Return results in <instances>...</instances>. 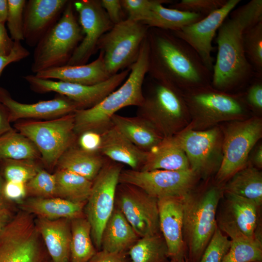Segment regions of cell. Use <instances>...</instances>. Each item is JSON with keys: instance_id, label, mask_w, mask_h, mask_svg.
Segmentation results:
<instances>
[{"instance_id": "cell-28", "label": "cell", "mask_w": 262, "mask_h": 262, "mask_svg": "<svg viewBox=\"0 0 262 262\" xmlns=\"http://www.w3.org/2000/svg\"><path fill=\"white\" fill-rule=\"evenodd\" d=\"M190 168L185 153L172 136L164 138L148 152L147 161L140 170L182 171Z\"/></svg>"}, {"instance_id": "cell-29", "label": "cell", "mask_w": 262, "mask_h": 262, "mask_svg": "<svg viewBox=\"0 0 262 262\" xmlns=\"http://www.w3.org/2000/svg\"><path fill=\"white\" fill-rule=\"evenodd\" d=\"M139 238L121 211L115 207L102 231L101 249L126 252Z\"/></svg>"}, {"instance_id": "cell-39", "label": "cell", "mask_w": 262, "mask_h": 262, "mask_svg": "<svg viewBox=\"0 0 262 262\" xmlns=\"http://www.w3.org/2000/svg\"><path fill=\"white\" fill-rule=\"evenodd\" d=\"M39 169L33 161L0 160V174L2 175L5 181L26 183Z\"/></svg>"}, {"instance_id": "cell-30", "label": "cell", "mask_w": 262, "mask_h": 262, "mask_svg": "<svg viewBox=\"0 0 262 262\" xmlns=\"http://www.w3.org/2000/svg\"><path fill=\"white\" fill-rule=\"evenodd\" d=\"M171 2H173L172 0H156L147 16L142 23L149 28L175 32L205 16L198 13L166 8L163 5Z\"/></svg>"}, {"instance_id": "cell-13", "label": "cell", "mask_w": 262, "mask_h": 262, "mask_svg": "<svg viewBox=\"0 0 262 262\" xmlns=\"http://www.w3.org/2000/svg\"><path fill=\"white\" fill-rule=\"evenodd\" d=\"M262 134V122L256 118L236 122L228 128L217 175L219 181L231 178L245 167L250 151Z\"/></svg>"}, {"instance_id": "cell-32", "label": "cell", "mask_w": 262, "mask_h": 262, "mask_svg": "<svg viewBox=\"0 0 262 262\" xmlns=\"http://www.w3.org/2000/svg\"><path fill=\"white\" fill-rule=\"evenodd\" d=\"M225 192L247 199L259 208L262 203L261 173L252 166L244 167L231 177Z\"/></svg>"}, {"instance_id": "cell-45", "label": "cell", "mask_w": 262, "mask_h": 262, "mask_svg": "<svg viewBox=\"0 0 262 262\" xmlns=\"http://www.w3.org/2000/svg\"><path fill=\"white\" fill-rule=\"evenodd\" d=\"M246 94L245 101L251 108L261 111L262 109V75L256 74L249 82Z\"/></svg>"}, {"instance_id": "cell-47", "label": "cell", "mask_w": 262, "mask_h": 262, "mask_svg": "<svg viewBox=\"0 0 262 262\" xmlns=\"http://www.w3.org/2000/svg\"><path fill=\"white\" fill-rule=\"evenodd\" d=\"M27 194L26 183L4 181L2 188V195L11 201H20Z\"/></svg>"}, {"instance_id": "cell-53", "label": "cell", "mask_w": 262, "mask_h": 262, "mask_svg": "<svg viewBox=\"0 0 262 262\" xmlns=\"http://www.w3.org/2000/svg\"><path fill=\"white\" fill-rule=\"evenodd\" d=\"M12 213L9 207L3 202H0V234L12 219Z\"/></svg>"}, {"instance_id": "cell-2", "label": "cell", "mask_w": 262, "mask_h": 262, "mask_svg": "<svg viewBox=\"0 0 262 262\" xmlns=\"http://www.w3.org/2000/svg\"><path fill=\"white\" fill-rule=\"evenodd\" d=\"M147 73L183 93L211 85L212 72L196 52L171 32L149 28Z\"/></svg>"}, {"instance_id": "cell-38", "label": "cell", "mask_w": 262, "mask_h": 262, "mask_svg": "<svg viewBox=\"0 0 262 262\" xmlns=\"http://www.w3.org/2000/svg\"><path fill=\"white\" fill-rule=\"evenodd\" d=\"M243 41L246 59L256 74L262 75V20L245 30Z\"/></svg>"}, {"instance_id": "cell-12", "label": "cell", "mask_w": 262, "mask_h": 262, "mask_svg": "<svg viewBox=\"0 0 262 262\" xmlns=\"http://www.w3.org/2000/svg\"><path fill=\"white\" fill-rule=\"evenodd\" d=\"M196 173L191 168L182 171L122 170L119 183L132 185L157 198L183 197L190 193Z\"/></svg>"}, {"instance_id": "cell-48", "label": "cell", "mask_w": 262, "mask_h": 262, "mask_svg": "<svg viewBox=\"0 0 262 262\" xmlns=\"http://www.w3.org/2000/svg\"><path fill=\"white\" fill-rule=\"evenodd\" d=\"M30 54V52L21 45L20 41H14L10 53L7 55H0V76L6 66L27 58Z\"/></svg>"}, {"instance_id": "cell-11", "label": "cell", "mask_w": 262, "mask_h": 262, "mask_svg": "<svg viewBox=\"0 0 262 262\" xmlns=\"http://www.w3.org/2000/svg\"><path fill=\"white\" fill-rule=\"evenodd\" d=\"M130 72V68H127L93 85L42 79L35 75H25L23 78L33 91L57 93L75 102L81 110L91 108L99 103L123 83Z\"/></svg>"}, {"instance_id": "cell-44", "label": "cell", "mask_w": 262, "mask_h": 262, "mask_svg": "<svg viewBox=\"0 0 262 262\" xmlns=\"http://www.w3.org/2000/svg\"><path fill=\"white\" fill-rule=\"evenodd\" d=\"M156 0H121L127 19L143 22L147 16Z\"/></svg>"}, {"instance_id": "cell-22", "label": "cell", "mask_w": 262, "mask_h": 262, "mask_svg": "<svg viewBox=\"0 0 262 262\" xmlns=\"http://www.w3.org/2000/svg\"><path fill=\"white\" fill-rule=\"evenodd\" d=\"M99 153L113 162L140 170L148 152L138 148L112 124L102 133Z\"/></svg>"}, {"instance_id": "cell-1", "label": "cell", "mask_w": 262, "mask_h": 262, "mask_svg": "<svg viewBox=\"0 0 262 262\" xmlns=\"http://www.w3.org/2000/svg\"><path fill=\"white\" fill-rule=\"evenodd\" d=\"M262 20V0H251L234 8L216 35L217 53L212 70L211 85L227 92L248 84L256 75L245 55L243 34Z\"/></svg>"}, {"instance_id": "cell-36", "label": "cell", "mask_w": 262, "mask_h": 262, "mask_svg": "<svg viewBox=\"0 0 262 262\" xmlns=\"http://www.w3.org/2000/svg\"><path fill=\"white\" fill-rule=\"evenodd\" d=\"M131 262H163L167 248L160 233L140 237L128 249Z\"/></svg>"}, {"instance_id": "cell-9", "label": "cell", "mask_w": 262, "mask_h": 262, "mask_svg": "<svg viewBox=\"0 0 262 262\" xmlns=\"http://www.w3.org/2000/svg\"><path fill=\"white\" fill-rule=\"evenodd\" d=\"M148 93L144 95L138 115L149 122L164 138L170 137L188 110L183 93L166 83L151 78Z\"/></svg>"}, {"instance_id": "cell-18", "label": "cell", "mask_w": 262, "mask_h": 262, "mask_svg": "<svg viewBox=\"0 0 262 262\" xmlns=\"http://www.w3.org/2000/svg\"><path fill=\"white\" fill-rule=\"evenodd\" d=\"M226 196L224 209L218 220L219 229L230 240L259 237L256 234L259 207L241 196L227 193Z\"/></svg>"}, {"instance_id": "cell-54", "label": "cell", "mask_w": 262, "mask_h": 262, "mask_svg": "<svg viewBox=\"0 0 262 262\" xmlns=\"http://www.w3.org/2000/svg\"><path fill=\"white\" fill-rule=\"evenodd\" d=\"M7 0H0V23L5 26L8 14Z\"/></svg>"}, {"instance_id": "cell-40", "label": "cell", "mask_w": 262, "mask_h": 262, "mask_svg": "<svg viewBox=\"0 0 262 262\" xmlns=\"http://www.w3.org/2000/svg\"><path fill=\"white\" fill-rule=\"evenodd\" d=\"M27 194L41 198L56 197L54 174L39 169L36 175L26 183Z\"/></svg>"}, {"instance_id": "cell-57", "label": "cell", "mask_w": 262, "mask_h": 262, "mask_svg": "<svg viewBox=\"0 0 262 262\" xmlns=\"http://www.w3.org/2000/svg\"><path fill=\"white\" fill-rule=\"evenodd\" d=\"M170 262H179V261H178L171 260V261Z\"/></svg>"}, {"instance_id": "cell-16", "label": "cell", "mask_w": 262, "mask_h": 262, "mask_svg": "<svg viewBox=\"0 0 262 262\" xmlns=\"http://www.w3.org/2000/svg\"><path fill=\"white\" fill-rule=\"evenodd\" d=\"M188 110L196 117L212 121L234 118L245 112L243 99L211 85L183 93Z\"/></svg>"}, {"instance_id": "cell-34", "label": "cell", "mask_w": 262, "mask_h": 262, "mask_svg": "<svg viewBox=\"0 0 262 262\" xmlns=\"http://www.w3.org/2000/svg\"><path fill=\"white\" fill-rule=\"evenodd\" d=\"M56 197L74 202H86L93 181L75 173L58 169L54 174Z\"/></svg>"}, {"instance_id": "cell-55", "label": "cell", "mask_w": 262, "mask_h": 262, "mask_svg": "<svg viewBox=\"0 0 262 262\" xmlns=\"http://www.w3.org/2000/svg\"><path fill=\"white\" fill-rule=\"evenodd\" d=\"M254 162L259 167L262 166V147L260 146L257 149L254 156Z\"/></svg>"}, {"instance_id": "cell-26", "label": "cell", "mask_w": 262, "mask_h": 262, "mask_svg": "<svg viewBox=\"0 0 262 262\" xmlns=\"http://www.w3.org/2000/svg\"><path fill=\"white\" fill-rule=\"evenodd\" d=\"M86 202H74L60 197H33L23 202L22 211L41 218L53 220L73 219L85 216L84 208Z\"/></svg>"}, {"instance_id": "cell-33", "label": "cell", "mask_w": 262, "mask_h": 262, "mask_svg": "<svg viewBox=\"0 0 262 262\" xmlns=\"http://www.w3.org/2000/svg\"><path fill=\"white\" fill-rule=\"evenodd\" d=\"M70 262H88L98 251L91 237V227L85 216L70 221Z\"/></svg>"}, {"instance_id": "cell-27", "label": "cell", "mask_w": 262, "mask_h": 262, "mask_svg": "<svg viewBox=\"0 0 262 262\" xmlns=\"http://www.w3.org/2000/svg\"><path fill=\"white\" fill-rule=\"evenodd\" d=\"M112 124L131 142L141 149L149 152L164 138L145 118L137 115L125 116L115 114Z\"/></svg>"}, {"instance_id": "cell-24", "label": "cell", "mask_w": 262, "mask_h": 262, "mask_svg": "<svg viewBox=\"0 0 262 262\" xmlns=\"http://www.w3.org/2000/svg\"><path fill=\"white\" fill-rule=\"evenodd\" d=\"M70 219H35L52 262H69L71 239Z\"/></svg>"}, {"instance_id": "cell-4", "label": "cell", "mask_w": 262, "mask_h": 262, "mask_svg": "<svg viewBox=\"0 0 262 262\" xmlns=\"http://www.w3.org/2000/svg\"><path fill=\"white\" fill-rule=\"evenodd\" d=\"M73 1L68 0L58 22L35 46L31 69L34 74L66 66L83 38L74 12Z\"/></svg>"}, {"instance_id": "cell-51", "label": "cell", "mask_w": 262, "mask_h": 262, "mask_svg": "<svg viewBox=\"0 0 262 262\" xmlns=\"http://www.w3.org/2000/svg\"><path fill=\"white\" fill-rule=\"evenodd\" d=\"M14 45V41L8 35L5 26L0 23V55L9 54Z\"/></svg>"}, {"instance_id": "cell-52", "label": "cell", "mask_w": 262, "mask_h": 262, "mask_svg": "<svg viewBox=\"0 0 262 262\" xmlns=\"http://www.w3.org/2000/svg\"><path fill=\"white\" fill-rule=\"evenodd\" d=\"M13 129L11 125L8 109L0 102V136Z\"/></svg>"}, {"instance_id": "cell-42", "label": "cell", "mask_w": 262, "mask_h": 262, "mask_svg": "<svg viewBox=\"0 0 262 262\" xmlns=\"http://www.w3.org/2000/svg\"><path fill=\"white\" fill-rule=\"evenodd\" d=\"M7 25L10 37L14 41L24 40L23 13L26 3L25 0H7Z\"/></svg>"}, {"instance_id": "cell-25", "label": "cell", "mask_w": 262, "mask_h": 262, "mask_svg": "<svg viewBox=\"0 0 262 262\" xmlns=\"http://www.w3.org/2000/svg\"><path fill=\"white\" fill-rule=\"evenodd\" d=\"M34 75L42 79H56L85 85L99 83L112 76L105 68L103 55L100 52L98 58L89 64L66 65L46 69Z\"/></svg>"}, {"instance_id": "cell-41", "label": "cell", "mask_w": 262, "mask_h": 262, "mask_svg": "<svg viewBox=\"0 0 262 262\" xmlns=\"http://www.w3.org/2000/svg\"><path fill=\"white\" fill-rule=\"evenodd\" d=\"M230 243L231 240L217 226L202 255L200 262H222Z\"/></svg>"}, {"instance_id": "cell-6", "label": "cell", "mask_w": 262, "mask_h": 262, "mask_svg": "<svg viewBox=\"0 0 262 262\" xmlns=\"http://www.w3.org/2000/svg\"><path fill=\"white\" fill-rule=\"evenodd\" d=\"M32 214L19 212L0 234V262H50Z\"/></svg>"}, {"instance_id": "cell-3", "label": "cell", "mask_w": 262, "mask_h": 262, "mask_svg": "<svg viewBox=\"0 0 262 262\" xmlns=\"http://www.w3.org/2000/svg\"><path fill=\"white\" fill-rule=\"evenodd\" d=\"M149 46L147 36L144 40L136 62L123 83L95 106L74 113V131L82 133L95 131L102 133L111 125V118L122 108L140 106L144 99L143 84L147 73Z\"/></svg>"}, {"instance_id": "cell-8", "label": "cell", "mask_w": 262, "mask_h": 262, "mask_svg": "<svg viewBox=\"0 0 262 262\" xmlns=\"http://www.w3.org/2000/svg\"><path fill=\"white\" fill-rule=\"evenodd\" d=\"M149 28L141 22L126 18L100 37L97 49L102 53L111 76L130 68L136 62Z\"/></svg>"}, {"instance_id": "cell-23", "label": "cell", "mask_w": 262, "mask_h": 262, "mask_svg": "<svg viewBox=\"0 0 262 262\" xmlns=\"http://www.w3.org/2000/svg\"><path fill=\"white\" fill-rule=\"evenodd\" d=\"M185 153L190 168L196 173L206 167L217 144L218 131H188L173 136Z\"/></svg>"}, {"instance_id": "cell-50", "label": "cell", "mask_w": 262, "mask_h": 262, "mask_svg": "<svg viewBox=\"0 0 262 262\" xmlns=\"http://www.w3.org/2000/svg\"><path fill=\"white\" fill-rule=\"evenodd\" d=\"M126 252H109L101 249L88 262H128Z\"/></svg>"}, {"instance_id": "cell-17", "label": "cell", "mask_w": 262, "mask_h": 262, "mask_svg": "<svg viewBox=\"0 0 262 262\" xmlns=\"http://www.w3.org/2000/svg\"><path fill=\"white\" fill-rule=\"evenodd\" d=\"M240 1V0H227L222 7L199 21L179 31L171 32L188 44L212 72L214 63L212 55L214 49L212 45L213 38L223 22Z\"/></svg>"}, {"instance_id": "cell-15", "label": "cell", "mask_w": 262, "mask_h": 262, "mask_svg": "<svg viewBox=\"0 0 262 262\" xmlns=\"http://www.w3.org/2000/svg\"><path fill=\"white\" fill-rule=\"evenodd\" d=\"M79 15V23L83 38L66 65L86 64L97 50L100 37L109 31L113 24L101 6L100 0H79L73 2Z\"/></svg>"}, {"instance_id": "cell-58", "label": "cell", "mask_w": 262, "mask_h": 262, "mask_svg": "<svg viewBox=\"0 0 262 262\" xmlns=\"http://www.w3.org/2000/svg\"></svg>"}, {"instance_id": "cell-46", "label": "cell", "mask_w": 262, "mask_h": 262, "mask_svg": "<svg viewBox=\"0 0 262 262\" xmlns=\"http://www.w3.org/2000/svg\"><path fill=\"white\" fill-rule=\"evenodd\" d=\"M78 136L80 148L89 152L99 153L102 142L101 133L89 131L82 133Z\"/></svg>"}, {"instance_id": "cell-49", "label": "cell", "mask_w": 262, "mask_h": 262, "mask_svg": "<svg viewBox=\"0 0 262 262\" xmlns=\"http://www.w3.org/2000/svg\"><path fill=\"white\" fill-rule=\"evenodd\" d=\"M100 3L113 25L118 24L125 19L123 18V9L121 0H101Z\"/></svg>"}, {"instance_id": "cell-14", "label": "cell", "mask_w": 262, "mask_h": 262, "mask_svg": "<svg viewBox=\"0 0 262 262\" xmlns=\"http://www.w3.org/2000/svg\"><path fill=\"white\" fill-rule=\"evenodd\" d=\"M115 205L139 237L159 233L157 198L137 187L119 183Z\"/></svg>"}, {"instance_id": "cell-37", "label": "cell", "mask_w": 262, "mask_h": 262, "mask_svg": "<svg viewBox=\"0 0 262 262\" xmlns=\"http://www.w3.org/2000/svg\"><path fill=\"white\" fill-rule=\"evenodd\" d=\"M230 240V247L222 262H262V244L260 236L255 239L241 238Z\"/></svg>"}, {"instance_id": "cell-31", "label": "cell", "mask_w": 262, "mask_h": 262, "mask_svg": "<svg viewBox=\"0 0 262 262\" xmlns=\"http://www.w3.org/2000/svg\"><path fill=\"white\" fill-rule=\"evenodd\" d=\"M105 162V158L100 153L73 146L62 154L56 166L58 169L75 173L93 181Z\"/></svg>"}, {"instance_id": "cell-35", "label": "cell", "mask_w": 262, "mask_h": 262, "mask_svg": "<svg viewBox=\"0 0 262 262\" xmlns=\"http://www.w3.org/2000/svg\"><path fill=\"white\" fill-rule=\"evenodd\" d=\"M40 159V154L33 142L16 130L0 136V160L33 161Z\"/></svg>"}, {"instance_id": "cell-20", "label": "cell", "mask_w": 262, "mask_h": 262, "mask_svg": "<svg viewBox=\"0 0 262 262\" xmlns=\"http://www.w3.org/2000/svg\"><path fill=\"white\" fill-rule=\"evenodd\" d=\"M0 102L8 109L11 123L24 118L51 119L80 110L75 102L61 95L36 103L19 102L13 99L9 92L2 87H0Z\"/></svg>"}, {"instance_id": "cell-43", "label": "cell", "mask_w": 262, "mask_h": 262, "mask_svg": "<svg viewBox=\"0 0 262 262\" xmlns=\"http://www.w3.org/2000/svg\"><path fill=\"white\" fill-rule=\"evenodd\" d=\"M227 0H181L170 8L200 14L205 16L222 7Z\"/></svg>"}, {"instance_id": "cell-21", "label": "cell", "mask_w": 262, "mask_h": 262, "mask_svg": "<svg viewBox=\"0 0 262 262\" xmlns=\"http://www.w3.org/2000/svg\"><path fill=\"white\" fill-rule=\"evenodd\" d=\"M183 197L158 199L160 230L167 246L168 257L179 262H183L184 247Z\"/></svg>"}, {"instance_id": "cell-19", "label": "cell", "mask_w": 262, "mask_h": 262, "mask_svg": "<svg viewBox=\"0 0 262 262\" xmlns=\"http://www.w3.org/2000/svg\"><path fill=\"white\" fill-rule=\"evenodd\" d=\"M67 0H29L23 13V36L26 44L35 47L58 22Z\"/></svg>"}, {"instance_id": "cell-7", "label": "cell", "mask_w": 262, "mask_h": 262, "mask_svg": "<svg viewBox=\"0 0 262 262\" xmlns=\"http://www.w3.org/2000/svg\"><path fill=\"white\" fill-rule=\"evenodd\" d=\"M74 121L72 113L43 121L20 122L14 126L35 145L44 164L53 168L62 154L74 146L77 137Z\"/></svg>"}, {"instance_id": "cell-56", "label": "cell", "mask_w": 262, "mask_h": 262, "mask_svg": "<svg viewBox=\"0 0 262 262\" xmlns=\"http://www.w3.org/2000/svg\"><path fill=\"white\" fill-rule=\"evenodd\" d=\"M3 182L2 181V180L1 179V176L0 174V202L1 200V196L2 195V188Z\"/></svg>"}, {"instance_id": "cell-10", "label": "cell", "mask_w": 262, "mask_h": 262, "mask_svg": "<svg viewBox=\"0 0 262 262\" xmlns=\"http://www.w3.org/2000/svg\"><path fill=\"white\" fill-rule=\"evenodd\" d=\"M122 168L120 164L105 161L93 181L84 206V215L90 224L92 241L98 251L101 249L104 227L115 208L116 192Z\"/></svg>"}, {"instance_id": "cell-5", "label": "cell", "mask_w": 262, "mask_h": 262, "mask_svg": "<svg viewBox=\"0 0 262 262\" xmlns=\"http://www.w3.org/2000/svg\"><path fill=\"white\" fill-rule=\"evenodd\" d=\"M220 197L217 187L199 195L190 193L183 197V237L194 260L202 255L217 226L216 214Z\"/></svg>"}]
</instances>
